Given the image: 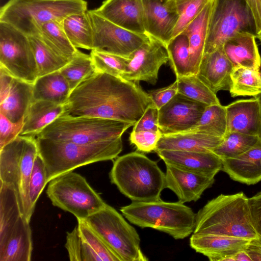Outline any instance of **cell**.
<instances>
[{"label": "cell", "instance_id": "816d5d0a", "mask_svg": "<svg viewBox=\"0 0 261 261\" xmlns=\"http://www.w3.org/2000/svg\"><path fill=\"white\" fill-rule=\"evenodd\" d=\"M245 1L254 19L257 34L261 32V0Z\"/></svg>", "mask_w": 261, "mask_h": 261}, {"label": "cell", "instance_id": "9f6ffc18", "mask_svg": "<svg viewBox=\"0 0 261 261\" xmlns=\"http://www.w3.org/2000/svg\"><path fill=\"white\" fill-rule=\"evenodd\" d=\"M256 38H257L261 42V32L257 34Z\"/></svg>", "mask_w": 261, "mask_h": 261}, {"label": "cell", "instance_id": "f35d334b", "mask_svg": "<svg viewBox=\"0 0 261 261\" xmlns=\"http://www.w3.org/2000/svg\"><path fill=\"white\" fill-rule=\"evenodd\" d=\"M59 71L67 81L71 91L95 72L90 55L79 50L69 62Z\"/></svg>", "mask_w": 261, "mask_h": 261}, {"label": "cell", "instance_id": "4fadbf2b", "mask_svg": "<svg viewBox=\"0 0 261 261\" xmlns=\"http://www.w3.org/2000/svg\"><path fill=\"white\" fill-rule=\"evenodd\" d=\"M87 13L93 32V48L129 58L141 45L149 40L147 34L125 30L109 21L95 10Z\"/></svg>", "mask_w": 261, "mask_h": 261}, {"label": "cell", "instance_id": "8d00e7d4", "mask_svg": "<svg viewBox=\"0 0 261 261\" xmlns=\"http://www.w3.org/2000/svg\"><path fill=\"white\" fill-rule=\"evenodd\" d=\"M169 62L176 77L190 75L189 43L187 36L181 32L166 45Z\"/></svg>", "mask_w": 261, "mask_h": 261}, {"label": "cell", "instance_id": "e575fe53", "mask_svg": "<svg viewBox=\"0 0 261 261\" xmlns=\"http://www.w3.org/2000/svg\"><path fill=\"white\" fill-rule=\"evenodd\" d=\"M229 92L232 97L257 96L261 93V72L241 66L233 67Z\"/></svg>", "mask_w": 261, "mask_h": 261}, {"label": "cell", "instance_id": "f907efd6", "mask_svg": "<svg viewBox=\"0 0 261 261\" xmlns=\"http://www.w3.org/2000/svg\"><path fill=\"white\" fill-rule=\"evenodd\" d=\"M248 203L252 226L257 236L261 238V191L248 198Z\"/></svg>", "mask_w": 261, "mask_h": 261}, {"label": "cell", "instance_id": "52a82bcc", "mask_svg": "<svg viewBox=\"0 0 261 261\" xmlns=\"http://www.w3.org/2000/svg\"><path fill=\"white\" fill-rule=\"evenodd\" d=\"M134 125L126 121L64 113L46 126L36 137L88 144L121 137Z\"/></svg>", "mask_w": 261, "mask_h": 261}, {"label": "cell", "instance_id": "603a6c76", "mask_svg": "<svg viewBox=\"0 0 261 261\" xmlns=\"http://www.w3.org/2000/svg\"><path fill=\"white\" fill-rule=\"evenodd\" d=\"M221 171L236 181L247 185L261 181V140L244 153L222 159Z\"/></svg>", "mask_w": 261, "mask_h": 261}, {"label": "cell", "instance_id": "484cf974", "mask_svg": "<svg viewBox=\"0 0 261 261\" xmlns=\"http://www.w3.org/2000/svg\"><path fill=\"white\" fill-rule=\"evenodd\" d=\"M32 251L30 222L21 216L12 228L5 243L0 246V261H30Z\"/></svg>", "mask_w": 261, "mask_h": 261}, {"label": "cell", "instance_id": "4316f807", "mask_svg": "<svg viewBox=\"0 0 261 261\" xmlns=\"http://www.w3.org/2000/svg\"><path fill=\"white\" fill-rule=\"evenodd\" d=\"M224 138L194 133H179L163 135L154 151L175 150L197 152H211Z\"/></svg>", "mask_w": 261, "mask_h": 261}, {"label": "cell", "instance_id": "cb8c5ba5", "mask_svg": "<svg viewBox=\"0 0 261 261\" xmlns=\"http://www.w3.org/2000/svg\"><path fill=\"white\" fill-rule=\"evenodd\" d=\"M33 100V84L13 76L9 86L0 92V113L13 122H18Z\"/></svg>", "mask_w": 261, "mask_h": 261}, {"label": "cell", "instance_id": "60d3db41", "mask_svg": "<svg viewBox=\"0 0 261 261\" xmlns=\"http://www.w3.org/2000/svg\"><path fill=\"white\" fill-rule=\"evenodd\" d=\"M90 55L95 72H104L122 78L128 62V58L96 49L91 50Z\"/></svg>", "mask_w": 261, "mask_h": 261}, {"label": "cell", "instance_id": "6da1fadb", "mask_svg": "<svg viewBox=\"0 0 261 261\" xmlns=\"http://www.w3.org/2000/svg\"><path fill=\"white\" fill-rule=\"evenodd\" d=\"M152 103L148 93L137 83L95 72L71 91L64 104V113L135 124Z\"/></svg>", "mask_w": 261, "mask_h": 261}, {"label": "cell", "instance_id": "d590c367", "mask_svg": "<svg viewBox=\"0 0 261 261\" xmlns=\"http://www.w3.org/2000/svg\"><path fill=\"white\" fill-rule=\"evenodd\" d=\"M37 34L54 50L68 60H70L79 50L68 38L61 21L55 20L43 24Z\"/></svg>", "mask_w": 261, "mask_h": 261}, {"label": "cell", "instance_id": "f546056e", "mask_svg": "<svg viewBox=\"0 0 261 261\" xmlns=\"http://www.w3.org/2000/svg\"><path fill=\"white\" fill-rule=\"evenodd\" d=\"M71 92L67 81L59 70L39 76L33 84L34 100L64 104Z\"/></svg>", "mask_w": 261, "mask_h": 261}, {"label": "cell", "instance_id": "11a10c76", "mask_svg": "<svg viewBox=\"0 0 261 261\" xmlns=\"http://www.w3.org/2000/svg\"><path fill=\"white\" fill-rule=\"evenodd\" d=\"M254 97H256L258 99V100H259V105H260V117H261V93L258 94V95H257L256 96H254ZM259 138H260V139L261 140V126H260V133H259Z\"/></svg>", "mask_w": 261, "mask_h": 261}, {"label": "cell", "instance_id": "d6986e66", "mask_svg": "<svg viewBox=\"0 0 261 261\" xmlns=\"http://www.w3.org/2000/svg\"><path fill=\"white\" fill-rule=\"evenodd\" d=\"M96 10L105 18L125 30L146 34L142 0H105Z\"/></svg>", "mask_w": 261, "mask_h": 261}, {"label": "cell", "instance_id": "277c9868", "mask_svg": "<svg viewBox=\"0 0 261 261\" xmlns=\"http://www.w3.org/2000/svg\"><path fill=\"white\" fill-rule=\"evenodd\" d=\"M109 177L111 182L133 202L160 200L165 188V174L157 163L137 151L117 157Z\"/></svg>", "mask_w": 261, "mask_h": 261}, {"label": "cell", "instance_id": "9c48e42d", "mask_svg": "<svg viewBox=\"0 0 261 261\" xmlns=\"http://www.w3.org/2000/svg\"><path fill=\"white\" fill-rule=\"evenodd\" d=\"M121 261H146L137 231L114 207L106 203L84 220Z\"/></svg>", "mask_w": 261, "mask_h": 261}, {"label": "cell", "instance_id": "bcb514c9", "mask_svg": "<svg viewBox=\"0 0 261 261\" xmlns=\"http://www.w3.org/2000/svg\"><path fill=\"white\" fill-rule=\"evenodd\" d=\"M163 134L160 130L132 131L129 140L131 144L134 145L138 151L149 153L154 151L158 141Z\"/></svg>", "mask_w": 261, "mask_h": 261}, {"label": "cell", "instance_id": "6f0895ef", "mask_svg": "<svg viewBox=\"0 0 261 261\" xmlns=\"http://www.w3.org/2000/svg\"><path fill=\"white\" fill-rule=\"evenodd\" d=\"M57 1H76V0H57Z\"/></svg>", "mask_w": 261, "mask_h": 261}, {"label": "cell", "instance_id": "ab89813d", "mask_svg": "<svg viewBox=\"0 0 261 261\" xmlns=\"http://www.w3.org/2000/svg\"><path fill=\"white\" fill-rule=\"evenodd\" d=\"M178 93L207 105L220 103L219 99L206 85L194 74L176 77Z\"/></svg>", "mask_w": 261, "mask_h": 261}, {"label": "cell", "instance_id": "7402d4cb", "mask_svg": "<svg viewBox=\"0 0 261 261\" xmlns=\"http://www.w3.org/2000/svg\"><path fill=\"white\" fill-rule=\"evenodd\" d=\"M227 133H239L259 136L261 126L260 109L256 97L235 101L226 106Z\"/></svg>", "mask_w": 261, "mask_h": 261}, {"label": "cell", "instance_id": "d6a6232c", "mask_svg": "<svg viewBox=\"0 0 261 261\" xmlns=\"http://www.w3.org/2000/svg\"><path fill=\"white\" fill-rule=\"evenodd\" d=\"M184 132L224 138L227 133L226 107L221 103L207 105L197 124Z\"/></svg>", "mask_w": 261, "mask_h": 261}, {"label": "cell", "instance_id": "ba28073f", "mask_svg": "<svg viewBox=\"0 0 261 261\" xmlns=\"http://www.w3.org/2000/svg\"><path fill=\"white\" fill-rule=\"evenodd\" d=\"M36 137L18 136L0 149V181L17 194L23 217L30 222L31 207L29 187L35 160L38 154Z\"/></svg>", "mask_w": 261, "mask_h": 261}, {"label": "cell", "instance_id": "44dd1931", "mask_svg": "<svg viewBox=\"0 0 261 261\" xmlns=\"http://www.w3.org/2000/svg\"><path fill=\"white\" fill-rule=\"evenodd\" d=\"M233 68L221 46L203 54L196 76L216 94L220 90H229Z\"/></svg>", "mask_w": 261, "mask_h": 261}, {"label": "cell", "instance_id": "7bdbcfd3", "mask_svg": "<svg viewBox=\"0 0 261 261\" xmlns=\"http://www.w3.org/2000/svg\"><path fill=\"white\" fill-rule=\"evenodd\" d=\"M71 261H101L100 258L82 238L77 226L68 232L65 245Z\"/></svg>", "mask_w": 261, "mask_h": 261}, {"label": "cell", "instance_id": "d4e9b609", "mask_svg": "<svg viewBox=\"0 0 261 261\" xmlns=\"http://www.w3.org/2000/svg\"><path fill=\"white\" fill-rule=\"evenodd\" d=\"M255 38L250 33H238L225 41L222 47L233 67L241 66L259 70L261 58Z\"/></svg>", "mask_w": 261, "mask_h": 261}, {"label": "cell", "instance_id": "c3c4849f", "mask_svg": "<svg viewBox=\"0 0 261 261\" xmlns=\"http://www.w3.org/2000/svg\"><path fill=\"white\" fill-rule=\"evenodd\" d=\"M133 131L158 132L159 109L153 103L150 104L146 109L139 120L134 125Z\"/></svg>", "mask_w": 261, "mask_h": 261}, {"label": "cell", "instance_id": "9a60e30c", "mask_svg": "<svg viewBox=\"0 0 261 261\" xmlns=\"http://www.w3.org/2000/svg\"><path fill=\"white\" fill-rule=\"evenodd\" d=\"M207 105L177 93L159 110V127L163 135L186 132L198 122Z\"/></svg>", "mask_w": 261, "mask_h": 261}, {"label": "cell", "instance_id": "8992f818", "mask_svg": "<svg viewBox=\"0 0 261 261\" xmlns=\"http://www.w3.org/2000/svg\"><path fill=\"white\" fill-rule=\"evenodd\" d=\"M87 10L85 0H9L1 8L0 21L30 36L37 34L46 22L62 21L69 15Z\"/></svg>", "mask_w": 261, "mask_h": 261}, {"label": "cell", "instance_id": "1f68e13d", "mask_svg": "<svg viewBox=\"0 0 261 261\" xmlns=\"http://www.w3.org/2000/svg\"><path fill=\"white\" fill-rule=\"evenodd\" d=\"M21 216L15 191L11 186L1 182L0 246L5 243L12 228Z\"/></svg>", "mask_w": 261, "mask_h": 261}, {"label": "cell", "instance_id": "7a4b0ae2", "mask_svg": "<svg viewBox=\"0 0 261 261\" xmlns=\"http://www.w3.org/2000/svg\"><path fill=\"white\" fill-rule=\"evenodd\" d=\"M39 155L46 169L47 184L56 177L88 164L112 160L122 151L121 137L88 144L36 137Z\"/></svg>", "mask_w": 261, "mask_h": 261}, {"label": "cell", "instance_id": "f5cc1de1", "mask_svg": "<svg viewBox=\"0 0 261 261\" xmlns=\"http://www.w3.org/2000/svg\"><path fill=\"white\" fill-rule=\"evenodd\" d=\"M252 261H261V238H256L249 241L245 250Z\"/></svg>", "mask_w": 261, "mask_h": 261}, {"label": "cell", "instance_id": "b9f144b4", "mask_svg": "<svg viewBox=\"0 0 261 261\" xmlns=\"http://www.w3.org/2000/svg\"><path fill=\"white\" fill-rule=\"evenodd\" d=\"M211 1L173 0L178 15V19L172 38L181 33L199 15Z\"/></svg>", "mask_w": 261, "mask_h": 261}, {"label": "cell", "instance_id": "7dc6e473", "mask_svg": "<svg viewBox=\"0 0 261 261\" xmlns=\"http://www.w3.org/2000/svg\"><path fill=\"white\" fill-rule=\"evenodd\" d=\"M24 118L13 122L0 113V149L15 139L22 131Z\"/></svg>", "mask_w": 261, "mask_h": 261}, {"label": "cell", "instance_id": "681fc988", "mask_svg": "<svg viewBox=\"0 0 261 261\" xmlns=\"http://www.w3.org/2000/svg\"><path fill=\"white\" fill-rule=\"evenodd\" d=\"M177 93H178L177 83L175 81L167 87L149 91L148 95L153 103L159 110Z\"/></svg>", "mask_w": 261, "mask_h": 261}, {"label": "cell", "instance_id": "5b68a950", "mask_svg": "<svg viewBox=\"0 0 261 261\" xmlns=\"http://www.w3.org/2000/svg\"><path fill=\"white\" fill-rule=\"evenodd\" d=\"M120 211L131 223L162 231L176 240L188 237L195 227L196 214L178 201H132L121 207Z\"/></svg>", "mask_w": 261, "mask_h": 261}, {"label": "cell", "instance_id": "2e32d148", "mask_svg": "<svg viewBox=\"0 0 261 261\" xmlns=\"http://www.w3.org/2000/svg\"><path fill=\"white\" fill-rule=\"evenodd\" d=\"M142 3L146 34L166 46L178 19L173 0H142Z\"/></svg>", "mask_w": 261, "mask_h": 261}, {"label": "cell", "instance_id": "ffe728a7", "mask_svg": "<svg viewBox=\"0 0 261 261\" xmlns=\"http://www.w3.org/2000/svg\"><path fill=\"white\" fill-rule=\"evenodd\" d=\"M250 240L219 235L193 234L190 239L191 247L211 261L234 260L233 255L245 250Z\"/></svg>", "mask_w": 261, "mask_h": 261}, {"label": "cell", "instance_id": "4dcf8cb0", "mask_svg": "<svg viewBox=\"0 0 261 261\" xmlns=\"http://www.w3.org/2000/svg\"><path fill=\"white\" fill-rule=\"evenodd\" d=\"M87 11L69 15L62 20L61 23L68 38L75 47L92 50L93 32Z\"/></svg>", "mask_w": 261, "mask_h": 261}, {"label": "cell", "instance_id": "8fae6325", "mask_svg": "<svg viewBox=\"0 0 261 261\" xmlns=\"http://www.w3.org/2000/svg\"><path fill=\"white\" fill-rule=\"evenodd\" d=\"M238 33L257 35L254 19L245 1L213 0L204 54L222 46Z\"/></svg>", "mask_w": 261, "mask_h": 261}, {"label": "cell", "instance_id": "3957f363", "mask_svg": "<svg viewBox=\"0 0 261 261\" xmlns=\"http://www.w3.org/2000/svg\"><path fill=\"white\" fill-rule=\"evenodd\" d=\"M251 240L257 237L252 226L248 198L243 192L220 194L208 201L196 214L193 233Z\"/></svg>", "mask_w": 261, "mask_h": 261}, {"label": "cell", "instance_id": "5bb4252c", "mask_svg": "<svg viewBox=\"0 0 261 261\" xmlns=\"http://www.w3.org/2000/svg\"><path fill=\"white\" fill-rule=\"evenodd\" d=\"M169 61L166 45L149 36V40L138 48L128 58L122 78L135 83L146 82L155 85L160 67Z\"/></svg>", "mask_w": 261, "mask_h": 261}, {"label": "cell", "instance_id": "30bf717a", "mask_svg": "<svg viewBox=\"0 0 261 261\" xmlns=\"http://www.w3.org/2000/svg\"><path fill=\"white\" fill-rule=\"evenodd\" d=\"M46 194L54 206L71 213L77 220H85L106 204L86 179L72 171L51 180Z\"/></svg>", "mask_w": 261, "mask_h": 261}, {"label": "cell", "instance_id": "74e56055", "mask_svg": "<svg viewBox=\"0 0 261 261\" xmlns=\"http://www.w3.org/2000/svg\"><path fill=\"white\" fill-rule=\"evenodd\" d=\"M260 140L259 136L236 132L229 133L224 137L223 141L211 151L221 160L232 158L247 151L256 145Z\"/></svg>", "mask_w": 261, "mask_h": 261}, {"label": "cell", "instance_id": "f1b7e54d", "mask_svg": "<svg viewBox=\"0 0 261 261\" xmlns=\"http://www.w3.org/2000/svg\"><path fill=\"white\" fill-rule=\"evenodd\" d=\"M65 112L64 104L33 100L24 117V124L19 136L36 137Z\"/></svg>", "mask_w": 261, "mask_h": 261}, {"label": "cell", "instance_id": "ac0fdd59", "mask_svg": "<svg viewBox=\"0 0 261 261\" xmlns=\"http://www.w3.org/2000/svg\"><path fill=\"white\" fill-rule=\"evenodd\" d=\"M166 164L214 177L221 171L222 160L213 152H197L175 150L155 151Z\"/></svg>", "mask_w": 261, "mask_h": 261}, {"label": "cell", "instance_id": "ee69618b", "mask_svg": "<svg viewBox=\"0 0 261 261\" xmlns=\"http://www.w3.org/2000/svg\"><path fill=\"white\" fill-rule=\"evenodd\" d=\"M77 227L83 240L100 258L101 261H121L84 220H77Z\"/></svg>", "mask_w": 261, "mask_h": 261}, {"label": "cell", "instance_id": "db71d44e", "mask_svg": "<svg viewBox=\"0 0 261 261\" xmlns=\"http://www.w3.org/2000/svg\"><path fill=\"white\" fill-rule=\"evenodd\" d=\"M234 260L252 261L251 258L245 250H242L233 255Z\"/></svg>", "mask_w": 261, "mask_h": 261}, {"label": "cell", "instance_id": "836d02e7", "mask_svg": "<svg viewBox=\"0 0 261 261\" xmlns=\"http://www.w3.org/2000/svg\"><path fill=\"white\" fill-rule=\"evenodd\" d=\"M28 36L37 65L38 77L59 71L69 62L50 48L39 34Z\"/></svg>", "mask_w": 261, "mask_h": 261}, {"label": "cell", "instance_id": "f6af8a7d", "mask_svg": "<svg viewBox=\"0 0 261 261\" xmlns=\"http://www.w3.org/2000/svg\"><path fill=\"white\" fill-rule=\"evenodd\" d=\"M47 184L45 166L43 160L38 153L34 161L29 187V199L33 211L38 198Z\"/></svg>", "mask_w": 261, "mask_h": 261}, {"label": "cell", "instance_id": "83f0119b", "mask_svg": "<svg viewBox=\"0 0 261 261\" xmlns=\"http://www.w3.org/2000/svg\"><path fill=\"white\" fill-rule=\"evenodd\" d=\"M213 4V0H211L182 32L187 36L189 40L190 74H197L204 54Z\"/></svg>", "mask_w": 261, "mask_h": 261}, {"label": "cell", "instance_id": "7c38bea8", "mask_svg": "<svg viewBox=\"0 0 261 261\" xmlns=\"http://www.w3.org/2000/svg\"><path fill=\"white\" fill-rule=\"evenodd\" d=\"M0 67L14 77L34 84L38 67L29 36L0 21Z\"/></svg>", "mask_w": 261, "mask_h": 261}, {"label": "cell", "instance_id": "e0dca14e", "mask_svg": "<svg viewBox=\"0 0 261 261\" xmlns=\"http://www.w3.org/2000/svg\"><path fill=\"white\" fill-rule=\"evenodd\" d=\"M165 188L173 192L178 201H196L205 190L212 187L215 178L166 164Z\"/></svg>", "mask_w": 261, "mask_h": 261}]
</instances>
